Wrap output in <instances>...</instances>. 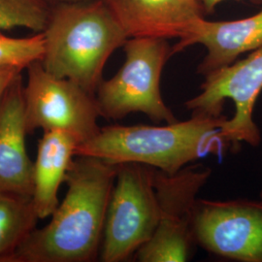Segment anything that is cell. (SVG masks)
Instances as JSON below:
<instances>
[{
	"mask_svg": "<svg viewBox=\"0 0 262 262\" xmlns=\"http://www.w3.org/2000/svg\"><path fill=\"white\" fill-rule=\"evenodd\" d=\"M21 72L23 70L19 68H0V101L10 84L19 74H21Z\"/></svg>",
	"mask_w": 262,
	"mask_h": 262,
	"instance_id": "17",
	"label": "cell"
},
{
	"mask_svg": "<svg viewBox=\"0 0 262 262\" xmlns=\"http://www.w3.org/2000/svg\"><path fill=\"white\" fill-rule=\"evenodd\" d=\"M32 199L0 191V262H6L37 227Z\"/></svg>",
	"mask_w": 262,
	"mask_h": 262,
	"instance_id": "14",
	"label": "cell"
},
{
	"mask_svg": "<svg viewBox=\"0 0 262 262\" xmlns=\"http://www.w3.org/2000/svg\"><path fill=\"white\" fill-rule=\"evenodd\" d=\"M122 48L123 64L111 79L101 82L95 94L101 117L119 121L143 113L158 123L178 122L160 92L162 70L173 56L167 39L128 38Z\"/></svg>",
	"mask_w": 262,
	"mask_h": 262,
	"instance_id": "4",
	"label": "cell"
},
{
	"mask_svg": "<svg viewBox=\"0 0 262 262\" xmlns=\"http://www.w3.org/2000/svg\"><path fill=\"white\" fill-rule=\"evenodd\" d=\"M43 32L28 37H11L0 31V68L27 69L44 56Z\"/></svg>",
	"mask_w": 262,
	"mask_h": 262,
	"instance_id": "16",
	"label": "cell"
},
{
	"mask_svg": "<svg viewBox=\"0 0 262 262\" xmlns=\"http://www.w3.org/2000/svg\"><path fill=\"white\" fill-rule=\"evenodd\" d=\"M128 38L187 37L199 19V0H104Z\"/></svg>",
	"mask_w": 262,
	"mask_h": 262,
	"instance_id": "11",
	"label": "cell"
},
{
	"mask_svg": "<svg viewBox=\"0 0 262 262\" xmlns=\"http://www.w3.org/2000/svg\"><path fill=\"white\" fill-rule=\"evenodd\" d=\"M117 167L75 156L67 171L66 196L47 225L36 228L6 262H90L100 253Z\"/></svg>",
	"mask_w": 262,
	"mask_h": 262,
	"instance_id": "1",
	"label": "cell"
},
{
	"mask_svg": "<svg viewBox=\"0 0 262 262\" xmlns=\"http://www.w3.org/2000/svg\"><path fill=\"white\" fill-rule=\"evenodd\" d=\"M24 90L19 74L0 101V191L31 198L33 162L26 147Z\"/></svg>",
	"mask_w": 262,
	"mask_h": 262,
	"instance_id": "10",
	"label": "cell"
},
{
	"mask_svg": "<svg viewBox=\"0 0 262 262\" xmlns=\"http://www.w3.org/2000/svg\"><path fill=\"white\" fill-rule=\"evenodd\" d=\"M195 244L206 252L241 262H262V201L198 199Z\"/></svg>",
	"mask_w": 262,
	"mask_h": 262,
	"instance_id": "9",
	"label": "cell"
},
{
	"mask_svg": "<svg viewBox=\"0 0 262 262\" xmlns=\"http://www.w3.org/2000/svg\"><path fill=\"white\" fill-rule=\"evenodd\" d=\"M212 170L191 164L168 175L155 169L154 187L159 205V223L150 240L135 253L139 262L189 260L194 240L197 195L211 177Z\"/></svg>",
	"mask_w": 262,
	"mask_h": 262,
	"instance_id": "6",
	"label": "cell"
},
{
	"mask_svg": "<svg viewBox=\"0 0 262 262\" xmlns=\"http://www.w3.org/2000/svg\"><path fill=\"white\" fill-rule=\"evenodd\" d=\"M200 90V94L185 103L191 115L219 117L229 99L234 104V115L224 123L223 138L230 145H260L261 134L253 121V109L262 91V47L205 76Z\"/></svg>",
	"mask_w": 262,
	"mask_h": 262,
	"instance_id": "8",
	"label": "cell"
},
{
	"mask_svg": "<svg viewBox=\"0 0 262 262\" xmlns=\"http://www.w3.org/2000/svg\"><path fill=\"white\" fill-rule=\"evenodd\" d=\"M50 11L46 0H0V31L23 28L42 32Z\"/></svg>",
	"mask_w": 262,
	"mask_h": 262,
	"instance_id": "15",
	"label": "cell"
},
{
	"mask_svg": "<svg viewBox=\"0 0 262 262\" xmlns=\"http://www.w3.org/2000/svg\"><path fill=\"white\" fill-rule=\"evenodd\" d=\"M79 142L63 131H45L33 162L32 202L39 220L53 215L59 204L58 189L75 158Z\"/></svg>",
	"mask_w": 262,
	"mask_h": 262,
	"instance_id": "13",
	"label": "cell"
},
{
	"mask_svg": "<svg viewBox=\"0 0 262 262\" xmlns=\"http://www.w3.org/2000/svg\"><path fill=\"white\" fill-rule=\"evenodd\" d=\"M48 3H54L56 4H62V3H79V2H88V1H94V0H46Z\"/></svg>",
	"mask_w": 262,
	"mask_h": 262,
	"instance_id": "19",
	"label": "cell"
},
{
	"mask_svg": "<svg viewBox=\"0 0 262 262\" xmlns=\"http://www.w3.org/2000/svg\"><path fill=\"white\" fill-rule=\"evenodd\" d=\"M260 200L262 201V187H261V190H260Z\"/></svg>",
	"mask_w": 262,
	"mask_h": 262,
	"instance_id": "20",
	"label": "cell"
},
{
	"mask_svg": "<svg viewBox=\"0 0 262 262\" xmlns=\"http://www.w3.org/2000/svg\"><path fill=\"white\" fill-rule=\"evenodd\" d=\"M27 71L24 95L28 133L63 131L80 145L99 132L101 115L95 95L70 80L52 75L41 61L30 64Z\"/></svg>",
	"mask_w": 262,
	"mask_h": 262,
	"instance_id": "7",
	"label": "cell"
},
{
	"mask_svg": "<svg viewBox=\"0 0 262 262\" xmlns=\"http://www.w3.org/2000/svg\"><path fill=\"white\" fill-rule=\"evenodd\" d=\"M195 44L206 48L207 54L197 67L202 76L230 66L246 53L262 47V9L245 19L210 21L202 18L187 37L172 47V55Z\"/></svg>",
	"mask_w": 262,
	"mask_h": 262,
	"instance_id": "12",
	"label": "cell"
},
{
	"mask_svg": "<svg viewBox=\"0 0 262 262\" xmlns=\"http://www.w3.org/2000/svg\"><path fill=\"white\" fill-rule=\"evenodd\" d=\"M203 6V9L207 12H211L215 9V6L217 4H220L221 2L225 1V0H199Z\"/></svg>",
	"mask_w": 262,
	"mask_h": 262,
	"instance_id": "18",
	"label": "cell"
},
{
	"mask_svg": "<svg viewBox=\"0 0 262 262\" xmlns=\"http://www.w3.org/2000/svg\"><path fill=\"white\" fill-rule=\"evenodd\" d=\"M42 32L43 67L93 95L103 81L107 60L128 39L104 0L54 5Z\"/></svg>",
	"mask_w": 262,
	"mask_h": 262,
	"instance_id": "3",
	"label": "cell"
},
{
	"mask_svg": "<svg viewBox=\"0 0 262 262\" xmlns=\"http://www.w3.org/2000/svg\"><path fill=\"white\" fill-rule=\"evenodd\" d=\"M155 169L133 162L118 164L104 225L101 261L128 260L155 233L159 223Z\"/></svg>",
	"mask_w": 262,
	"mask_h": 262,
	"instance_id": "5",
	"label": "cell"
},
{
	"mask_svg": "<svg viewBox=\"0 0 262 262\" xmlns=\"http://www.w3.org/2000/svg\"><path fill=\"white\" fill-rule=\"evenodd\" d=\"M227 117L191 115L164 125H109L76 149L114 165L140 163L168 175L209 155H222L230 146L221 135Z\"/></svg>",
	"mask_w": 262,
	"mask_h": 262,
	"instance_id": "2",
	"label": "cell"
}]
</instances>
